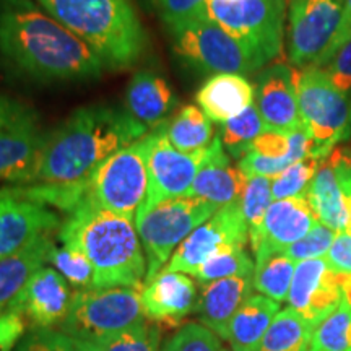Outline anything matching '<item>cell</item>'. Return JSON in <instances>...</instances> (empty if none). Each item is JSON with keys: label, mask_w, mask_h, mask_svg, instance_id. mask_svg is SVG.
Wrapping results in <instances>:
<instances>
[{"label": "cell", "mask_w": 351, "mask_h": 351, "mask_svg": "<svg viewBox=\"0 0 351 351\" xmlns=\"http://www.w3.org/2000/svg\"><path fill=\"white\" fill-rule=\"evenodd\" d=\"M0 64L38 83L91 82L104 70L99 57L34 0H0Z\"/></svg>", "instance_id": "obj_1"}, {"label": "cell", "mask_w": 351, "mask_h": 351, "mask_svg": "<svg viewBox=\"0 0 351 351\" xmlns=\"http://www.w3.org/2000/svg\"><path fill=\"white\" fill-rule=\"evenodd\" d=\"M343 300L340 271L328 265L326 257L296 263L289 288L288 304L315 328Z\"/></svg>", "instance_id": "obj_16"}, {"label": "cell", "mask_w": 351, "mask_h": 351, "mask_svg": "<svg viewBox=\"0 0 351 351\" xmlns=\"http://www.w3.org/2000/svg\"><path fill=\"white\" fill-rule=\"evenodd\" d=\"M249 226L239 202L221 207L176 249L163 270L194 275L207 258L225 245H245Z\"/></svg>", "instance_id": "obj_14"}, {"label": "cell", "mask_w": 351, "mask_h": 351, "mask_svg": "<svg viewBox=\"0 0 351 351\" xmlns=\"http://www.w3.org/2000/svg\"><path fill=\"white\" fill-rule=\"evenodd\" d=\"M46 138L38 112L0 93V182L33 184Z\"/></svg>", "instance_id": "obj_12"}, {"label": "cell", "mask_w": 351, "mask_h": 351, "mask_svg": "<svg viewBox=\"0 0 351 351\" xmlns=\"http://www.w3.org/2000/svg\"><path fill=\"white\" fill-rule=\"evenodd\" d=\"M99 57L104 69L138 62L148 38L132 0H34Z\"/></svg>", "instance_id": "obj_4"}, {"label": "cell", "mask_w": 351, "mask_h": 351, "mask_svg": "<svg viewBox=\"0 0 351 351\" xmlns=\"http://www.w3.org/2000/svg\"><path fill=\"white\" fill-rule=\"evenodd\" d=\"M28 320L20 311L8 309L0 315V351H12L16 348L21 339L26 335Z\"/></svg>", "instance_id": "obj_43"}, {"label": "cell", "mask_w": 351, "mask_h": 351, "mask_svg": "<svg viewBox=\"0 0 351 351\" xmlns=\"http://www.w3.org/2000/svg\"><path fill=\"white\" fill-rule=\"evenodd\" d=\"M314 328L291 307L280 309L256 351H307Z\"/></svg>", "instance_id": "obj_30"}, {"label": "cell", "mask_w": 351, "mask_h": 351, "mask_svg": "<svg viewBox=\"0 0 351 351\" xmlns=\"http://www.w3.org/2000/svg\"><path fill=\"white\" fill-rule=\"evenodd\" d=\"M168 28L178 57L202 73H244L262 69L258 60L207 15L194 16Z\"/></svg>", "instance_id": "obj_8"}, {"label": "cell", "mask_w": 351, "mask_h": 351, "mask_svg": "<svg viewBox=\"0 0 351 351\" xmlns=\"http://www.w3.org/2000/svg\"><path fill=\"white\" fill-rule=\"evenodd\" d=\"M307 351H351V304L341 300L340 306L314 328Z\"/></svg>", "instance_id": "obj_33"}, {"label": "cell", "mask_w": 351, "mask_h": 351, "mask_svg": "<svg viewBox=\"0 0 351 351\" xmlns=\"http://www.w3.org/2000/svg\"><path fill=\"white\" fill-rule=\"evenodd\" d=\"M54 269L67 280L69 285L78 289H90L93 287V267L88 262V258L77 249L69 247V245H60V247L51 249L49 258Z\"/></svg>", "instance_id": "obj_35"}, {"label": "cell", "mask_w": 351, "mask_h": 351, "mask_svg": "<svg viewBox=\"0 0 351 351\" xmlns=\"http://www.w3.org/2000/svg\"><path fill=\"white\" fill-rule=\"evenodd\" d=\"M306 195L322 225L337 232L348 230V210L339 171L328 156L320 160L317 173Z\"/></svg>", "instance_id": "obj_26"}, {"label": "cell", "mask_w": 351, "mask_h": 351, "mask_svg": "<svg viewBox=\"0 0 351 351\" xmlns=\"http://www.w3.org/2000/svg\"><path fill=\"white\" fill-rule=\"evenodd\" d=\"M254 289V275L230 276L202 283L194 313L202 326L210 328L219 339L226 340L232 315L252 296Z\"/></svg>", "instance_id": "obj_22"}, {"label": "cell", "mask_w": 351, "mask_h": 351, "mask_svg": "<svg viewBox=\"0 0 351 351\" xmlns=\"http://www.w3.org/2000/svg\"><path fill=\"white\" fill-rule=\"evenodd\" d=\"M218 210L217 205L207 200L184 195L161 202L148 212L137 215L135 228L147 258V276L143 285L155 278L187 236Z\"/></svg>", "instance_id": "obj_7"}, {"label": "cell", "mask_w": 351, "mask_h": 351, "mask_svg": "<svg viewBox=\"0 0 351 351\" xmlns=\"http://www.w3.org/2000/svg\"><path fill=\"white\" fill-rule=\"evenodd\" d=\"M345 0H288V57L295 67L322 69L343 46Z\"/></svg>", "instance_id": "obj_10"}, {"label": "cell", "mask_w": 351, "mask_h": 351, "mask_svg": "<svg viewBox=\"0 0 351 351\" xmlns=\"http://www.w3.org/2000/svg\"><path fill=\"white\" fill-rule=\"evenodd\" d=\"M350 138H351V137H350Z\"/></svg>", "instance_id": "obj_48"}, {"label": "cell", "mask_w": 351, "mask_h": 351, "mask_svg": "<svg viewBox=\"0 0 351 351\" xmlns=\"http://www.w3.org/2000/svg\"><path fill=\"white\" fill-rule=\"evenodd\" d=\"M160 351H225L218 335L202 324H187L179 328Z\"/></svg>", "instance_id": "obj_38"}, {"label": "cell", "mask_w": 351, "mask_h": 351, "mask_svg": "<svg viewBox=\"0 0 351 351\" xmlns=\"http://www.w3.org/2000/svg\"><path fill=\"white\" fill-rule=\"evenodd\" d=\"M288 0H207L205 15L236 38L263 67L282 52Z\"/></svg>", "instance_id": "obj_9"}, {"label": "cell", "mask_w": 351, "mask_h": 351, "mask_svg": "<svg viewBox=\"0 0 351 351\" xmlns=\"http://www.w3.org/2000/svg\"><path fill=\"white\" fill-rule=\"evenodd\" d=\"M15 351H80L77 341L54 328H32Z\"/></svg>", "instance_id": "obj_40"}, {"label": "cell", "mask_w": 351, "mask_h": 351, "mask_svg": "<svg viewBox=\"0 0 351 351\" xmlns=\"http://www.w3.org/2000/svg\"><path fill=\"white\" fill-rule=\"evenodd\" d=\"M147 134V127L127 109L108 104L78 108L46 132L33 184L83 181L109 156Z\"/></svg>", "instance_id": "obj_2"}, {"label": "cell", "mask_w": 351, "mask_h": 351, "mask_svg": "<svg viewBox=\"0 0 351 351\" xmlns=\"http://www.w3.org/2000/svg\"><path fill=\"white\" fill-rule=\"evenodd\" d=\"M197 287L181 271L161 270L140 289L145 317L152 322H179L195 309Z\"/></svg>", "instance_id": "obj_21"}, {"label": "cell", "mask_w": 351, "mask_h": 351, "mask_svg": "<svg viewBox=\"0 0 351 351\" xmlns=\"http://www.w3.org/2000/svg\"><path fill=\"white\" fill-rule=\"evenodd\" d=\"M267 130L269 129H267L261 112H258L256 104H252L236 117L223 122L219 127L218 137L221 138L228 155L241 160L251 148L254 140L261 137Z\"/></svg>", "instance_id": "obj_31"}, {"label": "cell", "mask_w": 351, "mask_h": 351, "mask_svg": "<svg viewBox=\"0 0 351 351\" xmlns=\"http://www.w3.org/2000/svg\"><path fill=\"white\" fill-rule=\"evenodd\" d=\"M247 181L249 178L239 166L231 165L230 155L217 135L207 147V153L187 195L207 200L221 208L239 202Z\"/></svg>", "instance_id": "obj_20"}, {"label": "cell", "mask_w": 351, "mask_h": 351, "mask_svg": "<svg viewBox=\"0 0 351 351\" xmlns=\"http://www.w3.org/2000/svg\"><path fill=\"white\" fill-rule=\"evenodd\" d=\"M271 202H274V197H271V179L262 178V176L249 178L243 195L239 199L241 210H243L245 223L249 226V238L256 234L258 228L262 226L263 217H265Z\"/></svg>", "instance_id": "obj_36"}, {"label": "cell", "mask_w": 351, "mask_h": 351, "mask_svg": "<svg viewBox=\"0 0 351 351\" xmlns=\"http://www.w3.org/2000/svg\"><path fill=\"white\" fill-rule=\"evenodd\" d=\"M225 351H228V350H225Z\"/></svg>", "instance_id": "obj_47"}, {"label": "cell", "mask_w": 351, "mask_h": 351, "mask_svg": "<svg viewBox=\"0 0 351 351\" xmlns=\"http://www.w3.org/2000/svg\"><path fill=\"white\" fill-rule=\"evenodd\" d=\"M54 245L52 234H44L19 252L0 257V315L12 309L29 278L46 265Z\"/></svg>", "instance_id": "obj_25"}, {"label": "cell", "mask_w": 351, "mask_h": 351, "mask_svg": "<svg viewBox=\"0 0 351 351\" xmlns=\"http://www.w3.org/2000/svg\"><path fill=\"white\" fill-rule=\"evenodd\" d=\"M59 239L91 263V288L142 289L147 258L134 221L86 200L67 215L59 228Z\"/></svg>", "instance_id": "obj_3"}, {"label": "cell", "mask_w": 351, "mask_h": 351, "mask_svg": "<svg viewBox=\"0 0 351 351\" xmlns=\"http://www.w3.org/2000/svg\"><path fill=\"white\" fill-rule=\"evenodd\" d=\"M54 210L25 197L15 186L0 189V257L10 256L44 234L59 230Z\"/></svg>", "instance_id": "obj_15"}, {"label": "cell", "mask_w": 351, "mask_h": 351, "mask_svg": "<svg viewBox=\"0 0 351 351\" xmlns=\"http://www.w3.org/2000/svg\"><path fill=\"white\" fill-rule=\"evenodd\" d=\"M254 104L269 130L293 132L301 129L296 69L287 64H274L263 69L256 80Z\"/></svg>", "instance_id": "obj_18"}, {"label": "cell", "mask_w": 351, "mask_h": 351, "mask_svg": "<svg viewBox=\"0 0 351 351\" xmlns=\"http://www.w3.org/2000/svg\"><path fill=\"white\" fill-rule=\"evenodd\" d=\"M296 262L285 252H258L256 254L254 270V288L276 302L288 301L289 288L295 276Z\"/></svg>", "instance_id": "obj_29"}, {"label": "cell", "mask_w": 351, "mask_h": 351, "mask_svg": "<svg viewBox=\"0 0 351 351\" xmlns=\"http://www.w3.org/2000/svg\"><path fill=\"white\" fill-rule=\"evenodd\" d=\"M278 313L280 302L263 295H252L232 315L228 326L226 340L231 350L256 351Z\"/></svg>", "instance_id": "obj_27"}, {"label": "cell", "mask_w": 351, "mask_h": 351, "mask_svg": "<svg viewBox=\"0 0 351 351\" xmlns=\"http://www.w3.org/2000/svg\"><path fill=\"white\" fill-rule=\"evenodd\" d=\"M72 296L67 280L44 265L29 278L12 309L20 311L33 328H52L67 317Z\"/></svg>", "instance_id": "obj_19"}, {"label": "cell", "mask_w": 351, "mask_h": 351, "mask_svg": "<svg viewBox=\"0 0 351 351\" xmlns=\"http://www.w3.org/2000/svg\"><path fill=\"white\" fill-rule=\"evenodd\" d=\"M143 138L148 192L137 215L148 212L161 202L187 195L207 153V148L194 153L179 152L166 137L165 125L150 130Z\"/></svg>", "instance_id": "obj_13"}, {"label": "cell", "mask_w": 351, "mask_h": 351, "mask_svg": "<svg viewBox=\"0 0 351 351\" xmlns=\"http://www.w3.org/2000/svg\"><path fill=\"white\" fill-rule=\"evenodd\" d=\"M326 261L333 270L351 274V232L348 230L337 232Z\"/></svg>", "instance_id": "obj_45"}, {"label": "cell", "mask_w": 351, "mask_h": 351, "mask_svg": "<svg viewBox=\"0 0 351 351\" xmlns=\"http://www.w3.org/2000/svg\"><path fill=\"white\" fill-rule=\"evenodd\" d=\"M147 320L140 289L90 288L73 293L60 332L77 343H95Z\"/></svg>", "instance_id": "obj_6"}, {"label": "cell", "mask_w": 351, "mask_h": 351, "mask_svg": "<svg viewBox=\"0 0 351 351\" xmlns=\"http://www.w3.org/2000/svg\"><path fill=\"white\" fill-rule=\"evenodd\" d=\"M337 231L330 230V228L319 221L313 230L307 232L304 238L293 245H289L283 252L296 263L302 261H311V258H322L327 256Z\"/></svg>", "instance_id": "obj_39"}, {"label": "cell", "mask_w": 351, "mask_h": 351, "mask_svg": "<svg viewBox=\"0 0 351 351\" xmlns=\"http://www.w3.org/2000/svg\"><path fill=\"white\" fill-rule=\"evenodd\" d=\"M178 104L173 88L163 75L152 69L135 72L127 83L125 109L148 132L165 125Z\"/></svg>", "instance_id": "obj_23"}, {"label": "cell", "mask_w": 351, "mask_h": 351, "mask_svg": "<svg viewBox=\"0 0 351 351\" xmlns=\"http://www.w3.org/2000/svg\"><path fill=\"white\" fill-rule=\"evenodd\" d=\"M86 200L135 223L148 192L145 138L122 148L85 179Z\"/></svg>", "instance_id": "obj_11"}, {"label": "cell", "mask_w": 351, "mask_h": 351, "mask_svg": "<svg viewBox=\"0 0 351 351\" xmlns=\"http://www.w3.org/2000/svg\"><path fill=\"white\" fill-rule=\"evenodd\" d=\"M296 91L302 129L314 140L315 158L324 160L351 137V98L320 67L296 69Z\"/></svg>", "instance_id": "obj_5"}, {"label": "cell", "mask_w": 351, "mask_h": 351, "mask_svg": "<svg viewBox=\"0 0 351 351\" xmlns=\"http://www.w3.org/2000/svg\"><path fill=\"white\" fill-rule=\"evenodd\" d=\"M328 158L332 163L335 165L339 171V178L341 189H343V195L346 202V210H348V231L351 232V147L346 143L337 145L330 152Z\"/></svg>", "instance_id": "obj_44"}, {"label": "cell", "mask_w": 351, "mask_h": 351, "mask_svg": "<svg viewBox=\"0 0 351 351\" xmlns=\"http://www.w3.org/2000/svg\"><path fill=\"white\" fill-rule=\"evenodd\" d=\"M322 69L333 85L351 98V38Z\"/></svg>", "instance_id": "obj_42"}, {"label": "cell", "mask_w": 351, "mask_h": 351, "mask_svg": "<svg viewBox=\"0 0 351 351\" xmlns=\"http://www.w3.org/2000/svg\"><path fill=\"white\" fill-rule=\"evenodd\" d=\"M160 333L156 326H150L147 320L127 330L95 341V343H77L80 351H160Z\"/></svg>", "instance_id": "obj_34"}, {"label": "cell", "mask_w": 351, "mask_h": 351, "mask_svg": "<svg viewBox=\"0 0 351 351\" xmlns=\"http://www.w3.org/2000/svg\"><path fill=\"white\" fill-rule=\"evenodd\" d=\"M256 90L252 83L238 73L212 75L197 91V104L212 122L232 119L254 104Z\"/></svg>", "instance_id": "obj_24"}, {"label": "cell", "mask_w": 351, "mask_h": 351, "mask_svg": "<svg viewBox=\"0 0 351 351\" xmlns=\"http://www.w3.org/2000/svg\"><path fill=\"white\" fill-rule=\"evenodd\" d=\"M254 270L256 263L244 245H225L202 263L192 276H195L200 283H210L230 276L254 275Z\"/></svg>", "instance_id": "obj_32"}, {"label": "cell", "mask_w": 351, "mask_h": 351, "mask_svg": "<svg viewBox=\"0 0 351 351\" xmlns=\"http://www.w3.org/2000/svg\"><path fill=\"white\" fill-rule=\"evenodd\" d=\"M165 132L173 147L182 153L204 150L215 138L212 121L194 104L179 109L165 124Z\"/></svg>", "instance_id": "obj_28"}, {"label": "cell", "mask_w": 351, "mask_h": 351, "mask_svg": "<svg viewBox=\"0 0 351 351\" xmlns=\"http://www.w3.org/2000/svg\"><path fill=\"white\" fill-rule=\"evenodd\" d=\"M319 219L307 195L274 200L263 217L262 226L249 238L254 256L258 252H283L304 238Z\"/></svg>", "instance_id": "obj_17"}, {"label": "cell", "mask_w": 351, "mask_h": 351, "mask_svg": "<svg viewBox=\"0 0 351 351\" xmlns=\"http://www.w3.org/2000/svg\"><path fill=\"white\" fill-rule=\"evenodd\" d=\"M160 19L166 26L176 25L179 21L205 15L207 0H152Z\"/></svg>", "instance_id": "obj_41"}, {"label": "cell", "mask_w": 351, "mask_h": 351, "mask_svg": "<svg viewBox=\"0 0 351 351\" xmlns=\"http://www.w3.org/2000/svg\"><path fill=\"white\" fill-rule=\"evenodd\" d=\"M319 163L320 160L317 158H306V160L291 165L283 173L271 179V197H274V200L306 195L307 189H309L315 173H317Z\"/></svg>", "instance_id": "obj_37"}, {"label": "cell", "mask_w": 351, "mask_h": 351, "mask_svg": "<svg viewBox=\"0 0 351 351\" xmlns=\"http://www.w3.org/2000/svg\"><path fill=\"white\" fill-rule=\"evenodd\" d=\"M341 38H343V44L351 38V0H345V16L343 28H341Z\"/></svg>", "instance_id": "obj_46"}]
</instances>
